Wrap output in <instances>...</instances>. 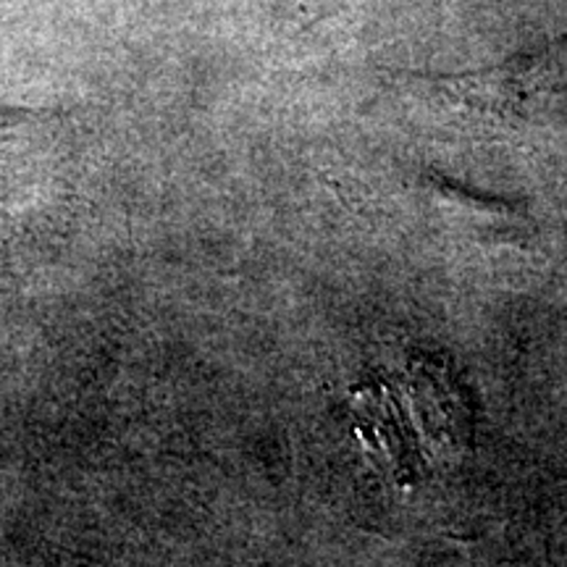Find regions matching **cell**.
Here are the masks:
<instances>
[{
    "label": "cell",
    "instance_id": "cell-1",
    "mask_svg": "<svg viewBox=\"0 0 567 567\" xmlns=\"http://www.w3.org/2000/svg\"><path fill=\"white\" fill-rule=\"evenodd\" d=\"M59 113L0 105V218H13L48 197L61 166Z\"/></svg>",
    "mask_w": 567,
    "mask_h": 567
}]
</instances>
